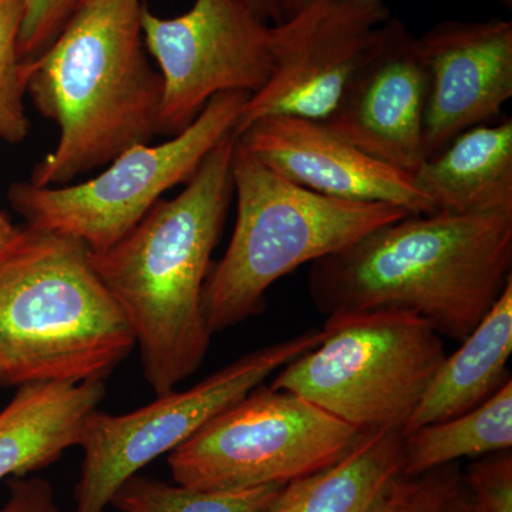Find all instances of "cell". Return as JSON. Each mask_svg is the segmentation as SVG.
<instances>
[{
    "instance_id": "obj_2",
    "label": "cell",
    "mask_w": 512,
    "mask_h": 512,
    "mask_svg": "<svg viewBox=\"0 0 512 512\" xmlns=\"http://www.w3.org/2000/svg\"><path fill=\"white\" fill-rule=\"evenodd\" d=\"M237 136L211 151L177 197L160 200L90 262L123 312L153 392L174 390L200 369L212 333L204 286L234 197Z\"/></svg>"
},
{
    "instance_id": "obj_12",
    "label": "cell",
    "mask_w": 512,
    "mask_h": 512,
    "mask_svg": "<svg viewBox=\"0 0 512 512\" xmlns=\"http://www.w3.org/2000/svg\"><path fill=\"white\" fill-rule=\"evenodd\" d=\"M417 47L426 70L424 157L458 134L487 124L512 97V22L444 20Z\"/></svg>"
},
{
    "instance_id": "obj_26",
    "label": "cell",
    "mask_w": 512,
    "mask_h": 512,
    "mask_svg": "<svg viewBox=\"0 0 512 512\" xmlns=\"http://www.w3.org/2000/svg\"><path fill=\"white\" fill-rule=\"evenodd\" d=\"M258 18L269 23V25H278L282 22V13L279 9L278 0H242Z\"/></svg>"
},
{
    "instance_id": "obj_19",
    "label": "cell",
    "mask_w": 512,
    "mask_h": 512,
    "mask_svg": "<svg viewBox=\"0 0 512 512\" xmlns=\"http://www.w3.org/2000/svg\"><path fill=\"white\" fill-rule=\"evenodd\" d=\"M512 448V382L477 409L403 436L404 477Z\"/></svg>"
},
{
    "instance_id": "obj_10",
    "label": "cell",
    "mask_w": 512,
    "mask_h": 512,
    "mask_svg": "<svg viewBox=\"0 0 512 512\" xmlns=\"http://www.w3.org/2000/svg\"><path fill=\"white\" fill-rule=\"evenodd\" d=\"M141 25L163 82L160 134H180L217 94L252 96L274 70L272 25L242 0H195L175 18L144 6Z\"/></svg>"
},
{
    "instance_id": "obj_11",
    "label": "cell",
    "mask_w": 512,
    "mask_h": 512,
    "mask_svg": "<svg viewBox=\"0 0 512 512\" xmlns=\"http://www.w3.org/2000/svg\"><path fill=\"white\" fill-rule=\"evenodd\" d=\"M390 18L386 0H320L272 25L274 70L235 134L272 116L328 121Z\"/></svg>"
},
{
    "instance_id": "obj_7",
    "label": "cell",
    "mask_w": 512,
    "mask_h": 512,
    "mask_svg": "<svg viewBox=\"0 0 512 512\" xmlns=\"http://www.w3.org/2000/svg\"><path fill=\"white\" fill-rule=\"evenodd\" d=\"M249 93L217 94L177 136L123 151L96 177L60 187L23 181L9 201L29 227L77 239L100 252L119 242L163 200L164 192L187 184L215 147L235 134Z\"/></svg>"
},
{
    "instance_id": "obj_6",
    "label": "cell",
    "mask_w": 512,
    "mask_h": 512,
    "mask_svg": "<svg viewBox=\"0 0 512 512\" xmlns=\"http://www.w3.org/2000/svg\"><path fill=\"white\" fill-rule=\"evenodd\" d=\"M318 346L282 367L274 389L303 397L362 434H403L447 352L407 312L330 316Z\"/></svg>"
},
{
    "instance_id": "obj_20",
    "label": "cell",
    "mask_w": 512,
    "mask_h": 512,
    "mask_svg": "<svg viewBox=\"0 0 512 512\" xmlns=\"http://www.w3.org/2000/svg\"><path fill=\"white\" fill-rule=\"evenodd\" d=\"M284 485L194 490L136 474L114 494L111 507L121 512H264Z\"/></svg>"
},
{
    "instance_id": "obj_14",
    "label": "cell",
    "mask_w": 512,
    "mask_h": 512,
    "mask_svg": "<svg viewBox=\"0 0 512 512\" xmlns=\"http://www.w3.org/2000/svg\"><path fill=\"white\" fill-rule=\"evenodd\" d=\"M238 143L285 180L336 200L433 214L413 175L377 161L323 121L292 116L256 120L235 134Z\"/></svg>"
},
{
    "instance_id": "obj_4",
    "label": "cell",
    "mask_w": 512,
    "mask_h": 512,
    "mask_svg": "<svg viewBox=\"0 0 512 512\" xmlns=\"http://www.w3.org/2000/svg\"><path fill=\"white\" fill-rule=\"evenodd\" d=\"M134 346L89 248L20 227L0 251V384L106 382Z\"/></svg>"
},
{
    "instance_id": "obj_27",
    "label": "cell",
    "mask_w": 512,
    "mask_h": 512,
    "mask_svg": "<svg viewBox=\"0 0 512 512\" xmlns=\"http://www.w3.org/2000/svg\"><path fill=\"white\" fill-rule=\"evenodd\" d=\"M318 2L320 0H278L282 20L292 18L296 13L302 12L303 9L309 8L313 3Z\"/></svg>"
},
{
    "instance_id": "obj_3",
    "label": "cell",
    "mask_w": 512,
    "mask_h": 512,
    "mask_svg": "<svg viewBox=\"0 0 512 512\" xmlns=\"http://www.w3.org/2000/svg\"><path fill=\"white\" fill-rule=\"evenodd\" d=\"M143 0H79L59 35L23 60L26 93L59 128L33 170L37 187L72 184L160 134L163 82L144 45Z\"/></svg>"
},
{
    "instance_id": "obj_16",
    "label": "cell",
    "mask_w": 512,
    "mask_h": 512,
    "mask_svg": "<svg viewBox=\"0 0 512 512\" xmlns=\"http://www.w3.org/2000/svg\"><path fill=\"white\" fill-rule=\"evenodd\" d=\"M413 180L434 212L512 217V120L458 134Z\"/></svg>"
},
{
    "instance_id": "obj_23",
    "label": "cell",
    "mask_w": 512,
    "mask_h": 512,
    "mask_svg": "<svg viewBox=\"0 0 512 512\" xmlns=\"http://www.w3.org/2000/svg\"><path fill=\"white\" fill-rule=\"evenodd\" d=\"M463 476L481 512H512L511 450L478 458Z\"/></svg>"
},
{
    "instance_id": "obj_21",
    "label": "cell",
    "mask_w": 512,
    "mask_h": 512,
    "mask_svg": "<svg viewBox=\"0 0 512 512\" xmlns=\"http://www.w3.org/2000/svg\"><path fill=\"white\" fill-rule=\"evenodd\" d=\"M22 18L23 0H0V138L10 144L25 140L30 130L18 47Z\"/></svg>"
},
{
    "instance_id": "obj_24",
    "label": "cell",
    "mask_w": 512,
    "mask_h": 512,
    "mask_svg": "<svg viewBox=\"0 0 512 512\" xmlns=\"http://www.w3.org/2000/svg\"><path fill=\"white\" fill-rule=\"evenodd\" d=\"M79 0H23L19 33V56L30 60L59 35Z\"/></svg>"
},
{
    "instance_id": "obj_22",
    "label": "cell",
    "mask_w": 512,
    "mask_h": 512,
    "mask_svg": "<svg viewBox=\"0 0 512 512\" xmlns=\"http://www.w3.org/2000/svg\"><path fill=\"white\" fill-rule=\"evenodd\" d=\"M384 512L481 511L468 491L463 470L457 463H450L420 476L403 477Z\"/></svg>"
},
{
    "instance_id": "obj_15",
    "label": "cell",
    "mask_w": 512,
    "mask_h": 512,
    "mask_svg": "<svg viewBox=\"0 0 512 512\" xmlns=\"http://www.w3.org/2000/svg\"><path fill=\"white\" fill-rule=\"evenodd\" d=\"M106 397L104 382L18 387L0 410V481L52 466L79 446L84 426Z\"/></svg>"
},
{
    "instance_id": "obj_9",
    "label": "cell",
    "mask_w": 512,
    "mask_h": 512,
    "mask_svg": "<svg viewBox=\"0 0 512 512\" xmlns=\"http://www.w3.org/2000/svg\"><path fill=\"white\" fill-rule=\"evenodd\" d=\"M311 329L239 357L187 390L158 394L147 406L126 414L97 410L84 426L80 477L74 487V512H106L128 478L180 447L229 406L244 399L269 376L325 338Z\"/></svg>"
},
{
    "instance_id": "obj_5",
    "label": "cell",
    "mask_w": 512,
    "mask_h": 512,
    "mask_svg": "<svg viewBox=\"0 0 512 512\" xmlns=\"http://www.w3.org/2000/svg\"><path fill=\"white\" fill-rule=\"evenodd\" d=\"M232 184L237 222L224 256L204 286L212 335L265 309V295L299 266L355 244L369 232L407 217L384 204L336 200L285 180L235 144Z\"/></svg>"
},
{
    "instance_id": "obj_13",
    "label": "cell",
    "mask_w": 512,
    "mask_h": 512,
    "mask_svg": "<svg viewBox=\"0 0 512 512\" xmlns=\"http://www.w3.org/2000/svg\"><path fill=\"white\" fill-rule=\"evenodd\" d=\"M426 70L417 37L390 18L328 124L367 156L407 174L426 160L423 148Z\"/></svg>"
},
{
    "instance_id": "obj_8",
    "label": "cell",
    "mask_w": 512,
    "mask_h": 512,
    "mask_svg": "<svg viewBox=\"0 0 512 512\" xmlns=\"http://www.w3.org/2000/svg\"><path fill=\"white\" fill-rule=\"evenodd\" d=\"M365 434L285 390L256 387L168 454L175 484L244 490L332 466Z\"/></svg>"
},
{
    "instance_id": "obj_1",
    "label": "cell",
    "mask_w": 512,
    "mask_h": 512,
    "mask_svg": "<svg viewBox=\"0 0 512 512\" xmlns=\"http://www.w3.org/2000/svg\"><path fill=\"white\" fill-rule=\"evenodd\" d=\"M512 217L407 215L311 264L309 293L328 316L407 312L463 342L512 281Z\"/></svg>"
},
{
    "instance_id": "obj_18",
    "label": "cell",
    "mask_w": 512,
    "mask_h": 512,
    "mask_svg": "<svg viewBox=\"0 0 512 512\" xmlns=\"http://www.w3.org/2000/svg\"><path fill=\"white\" fill-rule=\"evenodd\" d=\"M512 281L477 328L446 356L403 436L477 409L512 382Z\"/></svg>"
},
{
    "instance_id": "obj_17",
    "label": "cell",
    "mask_w": 512,
    "mask_h": 512,
    "mask_svg": "<svg viewBox=\"0 0 512 512\" xmlns=\"http://www.w3.org/2000/svg\"><path fill=\"white\" fill-rule=\"evenodd\" d=\"M403 477V434H365L332 466L286 483L264 512H384Z\"/></svg>"
},
{
    "instance_id": "obj_25",
    "label": "cell",
    "mask_w": 512,
    "mask_h": 512,
    "mask_svg": "<svg viewBox=\"0 0 512 512\" xmlns=\"http://www.w3.org/2000/svg\"><path fill=\"white\" fill-rule=\"evenodd\" d=\"M0 512H62L52 484L40 477H16L9 483V498Z\"/></svg>"
},
{
    "instance_id": "obj_28",
    "label": "cell",
    "mask_w": 512,
    "mask_h": 512,
    "mask_svg": "<svg viewBox=\"0 0 512 512\" xmlns=\"http://www.w3.org/2000/svg\"><path fill=\"white\" fill-rule=\"evenodd\" d=\"M19 229L20 227H15V225L0 212V251H3L13 239L18 237Z\"/></svg>"
}]
</instances>
